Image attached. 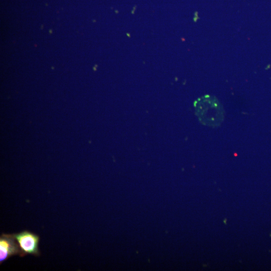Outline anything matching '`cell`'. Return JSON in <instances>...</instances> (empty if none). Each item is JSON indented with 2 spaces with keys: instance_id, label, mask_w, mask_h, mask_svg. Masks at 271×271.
<instances>
[{
  "instance_id": "6da1fadb",
  "label": "cell",
  "mask_w": 271,
  "mask_h": 271,
  "mask_svg": "<svg viewBox=\"0 0 271 271\" xmlns=\"http://www.w3.org/2000/svg\"><path fill=\"white\" fill-rule=\"evenodd\" d=\"M197 115L201 121L210 126L219 125L224 118L222 107L217 99L208 96L197 103Z\"/></svg>"
},
{
  "instance_id": "3957f363",
  "label": "cell",
  "mask_w": 271,
  "mask_h": 271,
  "mask_svg": "<svg viewBox=\"0 0 271 271\" xmlns=\"http://www.w3.org/2000/svg\"><path fill=\"white\" fill-rule=\"evenodd\" d=\"M21 250L13 234H2L0 237V263L12 255H21Z\"/></svg>"
},
{
  "instance_id": "7a4b0ae2",
  "label": "cell",
  "mask_w": 271,
  "mask_h": 271,
  "mask_svg": "<svg viewBox=\"0 0 271 271\" xmlns=\"http://www.w3.org/2000/svg\"><path fill=\"white\" fill-rule=\"evenodd\" d=\"M13 236L17 241L21 250V257L27 254L39 256L40 254L39 249V236L31 232L25 230Z\"/></svg>"
}]
</instances>
